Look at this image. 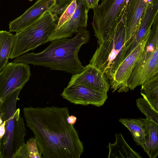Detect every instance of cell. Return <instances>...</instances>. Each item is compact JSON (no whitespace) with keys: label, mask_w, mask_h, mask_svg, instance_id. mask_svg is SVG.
I'll return each mask as SVG.
<instances>
[{"label":"cell","mask_w":158,"mask_h":158,"mask_svg":"<svg viewBox=\"0 0 158 158\" xmlns=\"http://www.w3.org/2000/svg\"><path fill=\"white\" fill-rule=\"evenodd\" d=\"M77 117L73 115L69 116L67 118V120L68 123L71 124L73 125L76 122Z\"/></svg>","instance_id":"cell-26"},{"label":"cell","mask_w":158,"mask_h":158,"mask_svg":"<svg viewBox=\"0 0 158 158\" xmlns=\"http://www.w3.org/2000/svg\"><path fill=\"white\" fill-rule=\"evenodd\" d=\"M153 0H127L123 18L126 28L125 43L135 35L148 4Z\"/></svg>","instance_id":"cell-14"},{"label":"cell","mask_w":158,"mask_h":158,"mask_svg":"<svg viewBox=\"0 0 158 158\" xmlns=\"http://www.w3.org/2000/svg\"><path fill=\"white\" fill-rule=\"evenodd\" d=\"M158 13V0H153L148 5L142 16L137 31L129 42L126 58L148 33Z\"/></svg>","instance_id":"cell-15"},{"label":"cell","mask_w":158,"mask_h":158,"mask_svg":"<svg viewBox=\"0 0 158 158\" xmlns=\"http://www.w3.org/2000/svg\"><path fill=\"white\" fill-rule=\"evenodd\" d=\"M77 6V0H73L59 17L55 30L59 28L70 19L76 10Z\"/></svg>","instance_id":"cell-23"},{"label":"cell","mask_w":158,"mask_h":158,"mask_svg":"<svg viewBox=\"0 0 158 158\" xmlns=\"http://www.w3.org/2000/svg\"><path fill=\"white\" fill-rule=\"evenodd\" d=\"M58 17L51 11L45 12L35 22L16 32L10 58H16L43 44L55 29Z\"/></svg>","instance_id":"cell-5"},{"label":"cell","mask_w":158,"mask_h":158,"mask_svg":"<svg viewBox=\"0 0 158 158\" xmlns=\"http://www.w3.org/2000/svg\"><path fill=\"white\" fill-rule=\"evenodd\" d=\"M26 125L33 132L44 158H79L83 152L73 125L67 120V107H26Z\"/></svg>","instance_id":"cell-1"},{"label":"cell","mask_w":158,"mask_h":158,"mask_svg":"<svg viewBox=\"0 0 158 158\" xmlns=\"http://www.w3.org/2000/svg\"><path fill=\"white\" fill-rule=\"evenodd\" d=\"M113 143H109L108 158H141L139 154L133 150L127 144L122 134H115Z\"/></svg>","instance_id":"cell-17"},{"label":"cell","mask_w":158,"mask_h":158,"mask_svg":"<svg viewBox=\"0 0 158 158\" xmlns=\"http://www.w3.org/2000/svg\"><path fill=\"white\" fill-rule=\"evenodd\" d=\"M73 0H56V3L52 12L59 19Z\"/></svg>","instance_id":"cell-24"},{"label":"cell","mask_w":158,"mask_h":158,"mask_svg":"<svg viewBox=\"0 0 158 158\" xmlns=\"http://www.w3.org/2000/svg\"><path fill=\"white\" fill-rule=\"evenodd\" d=\"M16 38L10 31H0V71L8 62Z\"/></svg>","instance_id":"cell-19"},{"label":"cell","mask_w":158,"mask_h":158,"mask_svg":"<svg viewBox=\"0 0 158 158\" xmlns=\"http://www.w3.org/2000/svg\"><path fill=\"white\" fill-rule=\"evenodd\" d=\"M84 85L107 92L110 87L109 80L102 72L89 64L80 73L73 74L68 84Z\"/></svg>","instance_id":"cell-12"},{"label":"cell","mask_w":158,"mask_h":158,"mask_svg":"<svg viewBox=\"0 0 158 158\" xmlns=\"http://www.w3.org/2000/svg\"><path fill=\"white\" fill-rule=\"evenodd\" d=\"M158 72V13L152 23L143 50L128 80V88L133 90Z\"/></svg>","instance_id":"cell-6"},{"label":"cell","mask_w":158,"mask_h":158,"mask_svg":"<svg viewBox=\"0 0 158 158\" xmlns=\"http://www.w3.org/2000/svg\"><path fill=\"white\" fill-rule=\"evenodd\" d=\"M128 0H102L93 9L92 23L99 44L111 38L122 20Z\"/></svg>","instance_id":"cell-7"},{"label":"cell","mask_w":158,"mask_h":158,"mask_svg":"<svg viewBox=\"0 0 158 158\" xmlns=\"http://www.w3.org/2000/svg\"><path fill=\"white\" fill-rule=\"evenodd\" d=\"M150 158L158 157V124L150 119L148 133L141 146Z\"/></svg>","instance_id":"cell-20"},{"label":"cell","mask_w":158,"mask_h":158,"mask_svg":"<svg viewBox=\"0 0 158 158\" xmlns=\"http://www.w3.org/2000/svg\"><path fill=\"white\" fill-rule=\"evenodd\" d=\"M140 94L158 113V72L141 85Z\"/></svg>","instance_id":"cell-18"},{"label":"cell","mask_w":158,"mask_h":158,"mask_svg":"<svg viewBox=\"0 0 158 158\" xmlns=\"http://www.w3.org/2000/svg\"><path fill=\"white\" fill-rule=\"evenodd\" d=\"M90 36L89 31L86 28L83 29L72 38L53 40L42 52L25 54L15 58L12 62L44 66L73 74L79 73L84 66L78 54L81 46L88 42Z\"/></svg>","instance_id":"cell-2"},{"label":"cell","mask_w":158,"mask_h":158,"mask_svg":"<svg viewBox=\"0 0 158 158\" xmlns=\"http://www.w3.org/2000/svg\"><path fill=\"white\" fill-rule=\"evenodd\" d=\"M76 0V9L72 17L59 28L54 30L44 44L55 40L71 37L79 30L86 28L89 9L83 0Z\"/></svg>","instance_id":"cell-11"},{"label":"cell","mask_w":158,"mask_h":158,"mask_svg":"<svg viewBox=\"0 0 158 158\" xmlns=\"http://www.w3.org/2000/svg\"><path fill=\"white\" fill-rule=\"evenodd\" d=\"M60 95L75 104L98 107L102 106L108 98L106 92L79 85L68 84Z\"/></svg>","instance_id":"cell-10"},{"label":"cell","mask_w":158,"mask_h":158,"mask_svg":"<svg viewBox=\"0 0 158 158\" xmlns=\"http://www.w3.org/2000/svg\"><path fill=\"white\" fill-rule=\"evenodd\" d=\"M19 88L0 102V123H5V132L0 138V158H14L16 152L25 143L26 129L20 109L16 108Z\"/></svg>","instance_id":"cell-3"},{"label":"cell","mask_w":158,"mask_h":158,"mask_svg":"<svg viewBox=\"0 0 158 158\" xmlns=\"http://www.w3.org/2000/svg\"><path fill=\"white\" fill-rule=\"evenodd\" d=\"M56 0H38L20 16L10 22L9 31L18 32L35 22L47 11L52 12Z\"/></svg>","instance_id":"cell-13"},{"label":"cell","mask_w":158,"mask_h":158,"mask_svg":"<svg viewBox=\"0 0 158 158\" xmlns=\"http://www.w3.org/2000/svg\"><path fill=\"white\" fill-rule=\"evenodd\" d=\"M31 75L28 64L8 62L0 71V102L16 89H22Z\"/></svg>","instance_id":"cell-8"},{"label":"cell","mask_w":158,"mask_h":158,"mask_svg":"<svg viewBox=\"0 0 158 158\" xmlns=\"http://www.w3.org/2000/svg\"><path fill=\"white\" fill-rule=\"evenodd\" d=\"M87 8L93 9L98 5L99 0H83Z\"/></svg>","instance_id":"cell-25"},{"label":"cell","mask_w":158,"mask_h":158,"mask_svg":"<svg viewBox=\"0 0 158 158\" xmlns=\"http://www.w3.org/2000/svg\"><path fill=\"white\" fill-rule=\"evenodd\" d=\"M100 0H99V1H100Z\"/></svg>","instance_id":"cell-27"},{"label":"cell","mask_w":158,"mask_h":158,"mask_svg":"<svg viewBox=\"0 0 158 158\" xmlns=\"http://www.w3.org/2000/svg\"><path fill=\"white\" fill-rule=\"evenodd\" d=\"M157 158H158V157H157Z\"/></svg>","instance_id":"cell-28"},{"label":"cell","mask_w":158,"mask_h":158,"mask_svg":"<svg viewBox=\"0 0 158 158\" xmlns=\"http://www.w3.org/2000/svg\"><path fill=\"white\" fill-rule=\"evenodd\" d=\"M150 33L148 34L119 66L112 80L109 82L113 92H127L129 90L127 82L135 64L143 52Z\"/></svg>","instance_id":"cell-9"},{"label":"cell","mask_w":158,"mask_h":158,"mask_svg":"<svg viewBox=\"0 0 158 158\" xmlns=\"http://www.w3.org/2000/svg\"><path fill=\"white\" fill-rule=\"evenodd\" d=\"M126 34L125 24L122 19L113 35L100 44L89 61V64L105 74L109 82L125 58Z\"/></svg>","instance_id":"cell-4"},{"label":"cell","mask_w":158,"mask_h":158,"mask_svg":"<svg viewBox=\"0 0 158 158\" xmlns=\"http://www.w3.org/2000/svg\"><path fill=\"white\" fill-rule=\"evenodd\" d=\"M136 106L146 117L158 124V113L155 111L143 98L136 100Z\"/></svg>","instance_id":"cell-22"},{"label":"cell","mask_w":158,"mask_h":158,"mask_svg":"<svg viewBox=\"0 0 158 158\" xmlns=\"http://www.w3.org/2000/svg\"><path fill=\"white\" fill-rule=\"evenodd\" d=\"M42 158V150L35 138H31L23 143L14 156V158Z\"/></svg>","instance_id":"cell-21"},{"label":"cell","mask_w":158,"mask_h":158,"mask_svg":"<svg viewBox=\"0 0 158 158\" xmlns=\"http://www.w3.org/2000/svg\"><path fill=\"white\" fill-rule=\"evenodd\" d=\"M119 121L128 129L136 143L141 147L149 131L150 119L120 118Z\"/></svg>","instance_id":"cell-16"}]
</instances>
